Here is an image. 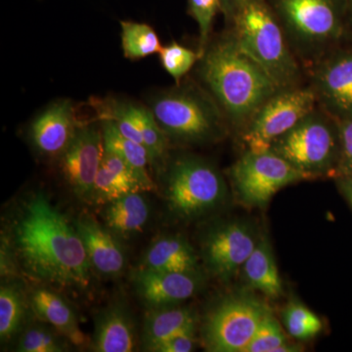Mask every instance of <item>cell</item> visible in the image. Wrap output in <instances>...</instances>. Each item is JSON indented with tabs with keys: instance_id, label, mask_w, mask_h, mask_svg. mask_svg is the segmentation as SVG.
Listing matches in <instances>:
<instances>
[{
	"instance_id": "20",
	"label": "cell",
	"mask_w": 352,
	"mask_h": 352,
	"mask_svg": "<svg viewBox=\"0 0 352 352\" xmlns=\"http://www.w3.org/2000/svg\"><path fill=\"white\" fill-rule=\"evenodd\" d=\"M102 215L111 232L129 237L140 232L147 223L149 206L140 192H133L108 203Z\"/></svg>"
},
{
	"instance_id": "2",
	"label": "cell",
	"mask_w": 352,
	"mask_h": 352,
	"mask_svg": "<svg viewBox=\"0 0 352 352\" xmlns=\"http://www.w3.org/2000/svg\"><path fill=\"white\" fill-rule=\"evenodd\" d=\"M200 60L201 80L234 126L244 129L256 111L281 90L240 50L230 32L208 45Z\"/></svg>"
},
{
	"instance_id": "3",
	"label": "cell",
	"mask_w": 352,
	"mask_h": 352,
	"mask_svg": "<svg viewBox=\"0 0 352 352\" xmlns=\"http://www.w3.org/2000/svg\"><path fill=\"white\" fill-rule=\"evenodd\" d=\"M231 36L280 89L300 87L302 69L265 0H248L229 19Z\"/></svg>"
},
{
	"instance_id": "1",
	"label": "cell",
	"mask_w": 352,
	"mask_h": 352,
	"mask_svg": "<svg viewBox=\"0 0 352 352\" xmlns=\"http://www.w3.org/2000/svg\"><path fill=\"white\" fill-rule=\"evenodd\" d=\"M11 240L32 279L59 289L87 288L90 264L82 238L43 194L22 206L11 226Z\"/></svg>"
},
{
	"instance_id": "17",
	"label": "cell",
	"mask_w": 352,
	"mask_h": 352,
	"mask_svg": "<svg viewBox=\"0 0 352 352\" xmlns=\"http://www.w3.org/2000/svg\"><path fill=\"white\" fill-rule=\"evenodd\" d=\"M139 270L196 273L198 258L186 240L178 236H168L153 243Z\"/></svg>"
},
{
	"instance_id": "12",
	"label": "cell",
	"mask_w": 352,
	"mask_h": 352,
	"mask_svg": "<svg viewBox=\"0 0 352 352\" xmlns=\"http://www.w3.org/2000/svg\"><path fill=\"white\" fill-rule=\"evenodd\" d=\"M247 222L229 221L208 232L203 243V256L208 270L222 281L235 276L258 244Z\"/></svg>"
},
{
	"instance_id": "18",
	"label": "cell",
	"mask_w": 352,
	"mask_h": 352,
	"mask_svg": "<svg viewBox=\"0 0 352 352\" xmlns=\"http://www.w3.org/2000/svg\"><path fill=\"white\" fill-rule=\"evenodd\" d=\"M31 307L34 314L76 346H82L87 342L73 309L58 294L50 289H36L31 296Z\"/></svg>"
},
{
	"instance_id": "11",
	"label": "cell",
	"mask_w": 352,
	"mask_h": 352,
	"mask_svg": "<svg viewBox=\"0 0 352 352\" xmlns=\"http://www.w3.org/2000/svg\"><path fill=\"white\" fill-rule=\"evenodd\" d=\"M317 104L338 120L352 119V50H333L312 65Z\"/></svg>"
},
{
	"instance_id": "24",
	"label": "cell",
	"mask_w": 352,
	"mask_h": 352,
	"mask_svg": "<svg viewBox=\"0 0 352 352\" xmlns=\"http://www.w3.org/2000/svg\"><path fill=\"white\" fill-rule=\"evenodd\" d=\"M120 105L138 126L150 162L162 160L168 148V138L157 124L150 109L131 103H120Z\"/></svg>"
},
{
	"instance_id": "35",
	"label": "cell",
	"mask_w": 352,
	"mask_h": 352,
	"mask_svg": "<svg viewBox=\"0 0 352 352\" xmlns=\"http://www.w3.org/2000/svg\"><path fill=\"white\" fill-rule=\"evenodd\" d=\"M338 186L352 208V175H338Z\"/></svg>"
},
{
	"instance_id": "25",
	"label": "cell",
	"mask_w": 352,
	"mask_h": 352,
	"mask_svg": "<svg viewBox=\"0 0 352 352\" xmlns=\"http://www.w3.org/2000/svg\"><path fill=\"white\" fill-rule=\"evenodd\" d=\"M120 27L122 50L127 59H143L161 52L163 46L157 32L149 25L122 21Z\"/></svg>"
},
{
	"instance_id": "30",
	"label": "cell",
	"mask_w": 352,
	"mask_h": 352,
	"mask_svg": "<svg viewBox=\"0 0 352 352\" xmlns=\"http://www.w3.org/2000/svg\"><path fill=\"white\" fill-rule=\"evenodd\" d=\"M159 54L164 69L175 78L177 85H179L183 76H186L194 65L201 59L200 53L177 43L163 46Z\"/></svg>"
},
{
	"instance_id": "15",
	"label": "cell",
	"mask_w": 352,
	"mask_h": 352,
	"mask_svg": "<svg viewBox=\"0 0 352 352\" xmlns=\"http://www.w3.org/2000/svg\"><path fill=\"white\" fill-rule=\"evenodd\" d=\"M75 111L69 100H60L45 109L32 122V142L39 152L58 156L66 151L76 132Z\"/></svg>"
},
{
	"instance_id": "10",
	"label": "cell",
	"mask_w": 352,
	"mask_h": 352,
	"mask_svg": "<svg viewBox=\"0 0 352 352\" xmlns=\"http://www.w3.org/2000/svg\"><path fill=\"white\" fill-rule=\"evenodd\" d=\"M311 87L278 91L268 99L243 129V141L249 151H266L278 138L316 108Z\"/></svg>"
},
{
	"instance_id": "8",
	"label": "cell",
	"mask_w": 352,
	"mask_h": 352,
	"mask_svg": "<svg viewBox=\"0 0 352 352\" xmlns=\"http://www.w3.org/2000/svg\"><path fill=\"white\" fill-rule=\"evenodd\" d=\"M271 312L258 298L244 294L226 296L206 317L203 340L212 352H244L259 324Z\"/></svg>"
},
{
	"instance_id": "5",
	"label": "cell",
	"mask_w": 352,
	"mask_h": 352,
	"mask_svg": "<svg viewBox=\"0 0 352 352\" xmlns=\"http://www.w3.org/2000/svg\"><path fill=\"white\" fill-rule=\"evenodd\" d=\"M150 111L166 138L182 144L217 140L226 129V116L214 97L194 85L161 92L152 99Z\"/></svg>"
},
{
	"instance_id": "27",
	"label": "cell",
	"mask_w": 352,
	"mask_h": 352,
	"mask_svg": "<svg viewBox=\"0 0 352 352\" xmlns=\"http://www.w3.org/2000/svg\"><path fill=\"white\" fill-rule=\"evenodd\" d=\"M300 346L291 344L283 329L272 312L266 315L244 352H291L300 351Z\"/></svg>"
},
{
	"instance_id": "6",
	"label": "cell",
	"mask_w": 352,
	"mask_h": 352,
	"mask_svg": "<svg viewBox=\"0 0 352 352\" xmlns=\"http://www.w3.org/2000/svg\"><path fill=\"white\" fill-rule=\"evenodd\" d=\"M270 150L308 178L337 175L340 161L338 120L321 107H316L274 141Z\"/></svg>"
},
{
	"instance_id": "37",
	"label": "cell",
	"mask_w": 352,
	"mask_h": 352,
	"mask_svg": "<svg viewBox=\"0 0 352 352\" xmlns=\"http://www.w3.org/2000/svg\"><path fill=\"white\" fill-rule=\"evenodd\" d=\"M347 10V21L352 23V0H346Z\"/></svg>"
},
{
	"instance_id": "34",
	"label": "cell",
	"mask_w": 352,
	"mask_h": 352,
	"mask_svg": "<svg viewBox=\"0 0 352 352\" xmlns=\"http://www.w3.org/2000/svg\"><path fill=\"white\" fill-rule=\"evenodd\" d=\"M195 344V328H190L160 342L156 346L153 347L152 351L190 352L194 351Z\"/></svg>"
},
{
	"instance_id": "16",
	"label": "cell",
	"mask_w": 352,
	"mask_h": 352,
	"mask_svg": "<svg viewBox=\"0 0 352 352\" xmlns=\"http://www.w3.org/2000/svg\"><path fill=\"white\" fill-rule=\"evenodd\" d=\"M75 227L82 238L92 268L105 276H116L124 270L126 256L109 229L87 215L76 220Z\"/></svg>"
},
{
	"instance_id": "9",
	"label": "cell",
	"mask_w": 352,
	"mask_h": 352,
	"mask_svg": "<svg viewBox=\"0 0 352 352\" xmlns=\"http://www.w3.org/2000/svg\"><path fill=\"white\" fill-rule=\"evenodd\" d=\"M230 178L244 205L264 208L279 190L308 176L271 150H247L231 166Z\"/></svg>"
},
{
	"instance_id": "32",
	"label": "cell",
	"mask_w": 352,
	"mask_h": 352,
	"mask_svg": "<svg viewBox=\"0 0 352 352\" xmlns=\"http://www.w3.org/2000/svg\"><path fill=\"white\" fill-rule=\"evenodd\" d=\"M17 351L21 352H61L64 342L54 333L43 327H32L21 337Z\"/></svg>"
},
{
	"instance_id": "29",
	"label": "cell",
	"mask_w": 352,
	"mask_h": 352,
	"mask_svg": "<svg viewBox=\"0 0 352 352\" xmlns=\"http://www.w3.org/2000/svg\"><path fill=\"white\" fill-rule=\"evenodd\" d=\"M133 192L140 191L131 182L100 164L95 178L90 201L99 205H107L110 201Z\"/></svg>"
},
{
	"instance_id": "23",
	"label": "cell",
	"mask_w": 352,
	"mask_h": 352,
	"mask_svg": "<svg viewBox=\"0 0 352 352\" xmlns=\"http://www.w3.org/2000/svg\"><path fill=\"white\" fill-rule=\"evenodd\" d=\"M102 134L104 148L115 152L127 164H131V168L138 173L149 191L154 189V183L147 170L150 157L145 146L124 138L111 120L104 119Z\"/></svg>"
},
{
	"instance_id": "26",
	"label": "cell",
	"mask_w": 352,
	"mask_h": 352,
	"mask_svg": "<svg viewBox=\"0 0 352 352\" xmlns=\"http://www.w3.org/2000/svg\"><path fill=\"white\" fill-rule=\"evenodd\" d=\"M25 302L22 292L12 285L0 289V337L6 342L19 332L24 322Z\"/></svg>"
},
{
	"instance_id": "22",
	"label": "cell",
	"mask_w": 352,
	"mask_h": 352,
	"mask_svg": "<svg viewBox=\"0 0 352 352\" xmlns=\"http://www.w3.org/2000/svg\"><path fill=\"white\" fill-rule=\"evenodd\" d=\"M196 327V316L193 310L186 307H171L157 309L148 315L144 326L146 347H153L171 336L186 329Z\"/></svg>"
},
{
	"instance_id": "14",
	"label": "cell",
	"mask_w": 352,
	"mask_h": 352,
	"mask_svg": "<svg viewBox=\"0 0 352 352\" xmlns=\"http://www.w3.org/2000/svg\"><path fill=\"white\" fill-rule=\"evenodd\" d=\"M134 282L138 295L153 307H173L195 295L200 287L196 273L138 270Z\"/></svg>"
},
{
	"instance_id": "28",
	"label": "cell",
	"mask_w": 352,
	"mask_h": 352,
	"mask_svg": "<svg viewBox=\"0 0 352 352\" xmlns=\"http://www.w3.org/2000/svg\"><path fill=\"white\" fill-rule=\"evenodd\" d=\"M282 317L287 332L294 339H314L323 329V323L318 315L298 300H293L285 307Z\"/></svg>"
},
{
	"instance_id": "21",
	"label": "cell",
	"mask_w": 352,
	"mask_h": 352,
	"mask_svg": "<svg viewBox=\"0 0 352 352\" xmlns=\"http://www.w3.org/2000/svg\"><path fill=\"white\" fill-rule=\"evenodd\" d=\"M135 346L133 326L126 310L108 308L99 318L94 338L95 351L131 352Z\"/></svg>"
},
{
	"instance_id": "36",
	"label": "cell",
	"mask_w": 352,
	"mask_h": 352,
	"mask_svg": "<svg viewBox=\"0 0 352 352\" xmlns=\"http://www.w3.org/2000/svg\"><path fill=\"white\" fill-rule=\"evenodd\" d=\"M248 0H220L221 2V11L226 14L227 19H230L234 13L239 7L242 6Z\"/></svg>"
},
{
	"instance_id": "13",
	"label": "cell",
	"mask_w": 352,
	"mask_h": 352,
	"mask_svg": "<svg viewBox=\"0 0 352 352\" xmlns=\"http://www.w3.org/2000/svg\"><path fill=\"white\" fill-rule=\"evenodd\" d=\"M103 134L97 127L76 129L75 138L61 155L67 182L78 198L89 200L103 155Z\"/></svg>"
},
{
	"instance_id": "7",
	"label": "cell",
	"mask_w": 352,
	"mask_h": 352,
	"mask_svg": "<svg viewBox=\"0 0 352 352\" xmlns=\"http://www.w3.org/2000/svg\"><path fill=\"white\" fill-rule=\"evenodd\" d=\"M227 187L223 177L212 164L201 157H178L166 177L168 208L182 219H195L223 204Z\"/></svg>"
},
{
	"instance_id": "4",
	"label": "cell",
	"mask_w": 352,
	"mask_h": 352,
	"mask_svg": "<svg viewBox=\"0 0 352 352\" xmlns=\"http://www.w3.org/2000/svg\"><path fill=\"white\" fill-rule=\"evenodd\" d=\"M296 58L314 65L344 36L346 0H265Z\"/></svg>"
},
{
	"instance_id": "33",
	"label": "cell",
	"mask_w": 352,
	"mask_h": 352,
	"mask_svg": "<svg viewBox=\"0 0 352 352\" xmlns=\"http://www.w3.org/2000/svg\"><path fill=\"white\" fill-rule=\"evenodd\" d=\"M340 134V161L337 175H352V119L338 120Z\"/></svg>"
},
{
	"instance_id": "31",
	"label": "cell",
	"mask_w": 352,
	"mask_h": 352,
	"mask_svg": "<svg viewBox=\"0 0 352 352\" xmlns=\"http://www.w3.org/2000/svg\"><path fill=\"white\" fill-rule=\"evenodd\" d=\"M221 11L220 0H188V13L198 24L201 58L208 46V36L217 14Z\"/></svg>"
},
{
	"instance_id": "19",
	"label": "cell",
	"mask_w": 352,
	"mask_h": 352,
	"mask_svg": "<svg viewBox=\"0 0 352 352\" xmlns=\"http://www.w3.org/2000/svg\"><path fill=\"white\" fill-rule=\"evenodd\" d=\"M242 270L245 282L251 288L270 298H279L283 294V284L267 238L258 239Z\"/></svg>"
}]
</instances>
